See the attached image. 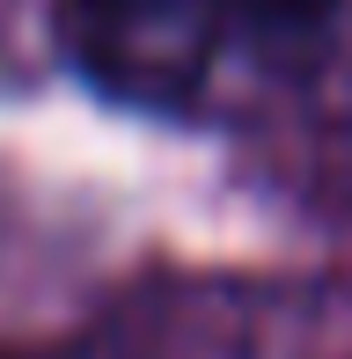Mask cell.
<instances>
[{"instance_id": "obj_1", "label": "cell", "mask_w": 352, "mask_h": 359, "mask_svg": "<svg viewBox=\"0 0 352 359\" xmlns=\"http://www.w3.org/2000/svg\"><path fill=\"white\" fill-rule=\"evenodd\" d=\"M59 59L125 110L198 103L220 52L213 0H52Z\"/></svg>"}, {"instance_id": "obj_2", "label": "cell", "mask_w": 352, "mask_h": 359, "mask_svg": "<svg viewBox=\"0 0 352 359\" xmlns=\"http://www.w3.org/2000/svg\"><path fill=\"white\" fill-rule=\"evenodd\" d=\"M330 8H338V0H213L220 22H243V29H257V37H279V44L316 37V29L330 22Z\"/></svg>"}]
</instances>
